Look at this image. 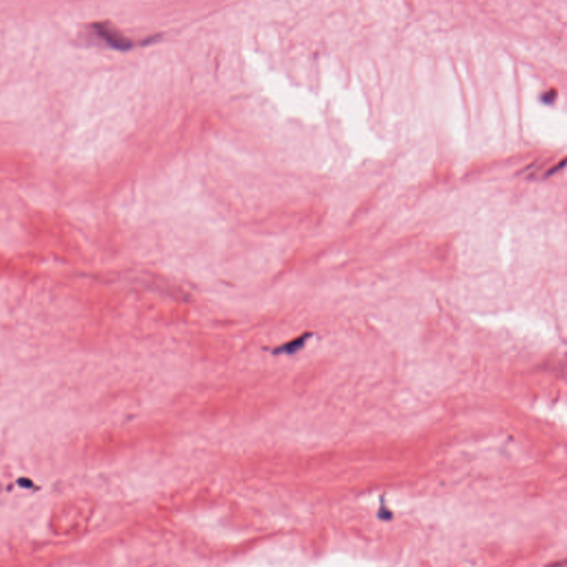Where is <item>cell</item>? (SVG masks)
I'll use <instances>...</instances> for the list:
<instances>
[{"label": "cell", "mask_w": 567, "mask_h": 567, "mask_svg": "<svg viewBox=\"0 0 567 567\" xmlns=\"http://www.w3.org/2000/svg\"><path fill=\"white\" fill-rule=\"evenodd\" d=\"M94 28L97 32L99 33V36L106 40L110 45H112L113 48L122 51L129 50L132 48L133 43L130 41V40L122 36V34L115 30L114 28L110 27L106 24H98L96 25Z\"/></svg>", "instance_id": "1"}]
</instances>
